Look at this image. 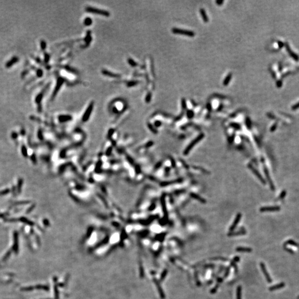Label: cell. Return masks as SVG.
Instances as JSON below:
<instances>
[{"instance_id":"51","label":"cell","mask_w":299,"mask_h":299,"mask_svg":"<svg viewBox=\"0 0 299 299\" xmlns=\"http://www.w3.org/2000/svg\"><path fill=\"white\" fill-rule=\"evenodd\" d=\"M223 105L222 104H220V106H219V108H218V111L221 110V109L223 108Z\"/></svg>"},{"instance_id":"2","label":"cell","mask_w":299,"mask_h":299,"mask_svg":"<svg viewBox=\"0 0 299 299\" xmlns=\"http://www.w3.org/2000/svg\"><path fill=\"white\" fill-rule=\"evenodd\" d=\"M203 137H204V135L203 134V133H201V134L199 135L198 137H196V139L194 140L187 147L186 149H185V150L184 151V152H183L184 155H187V154H188L189 152H190L191 149H192L196 144H198V142H199V141H200V140H201Z\"/></svg>"},{"instance_id":"34","label":"cell","mask_w":299,"mask_h":299,"mask_svg":"<svg viewBox=\"0 0 299 299\" xmlns=\"http://www.w3.org/2000/svg\"><path fill=\"white\" fill-rule=\"evenodd\" d=\"M137 84H138V82H137V81H131L129 83L128 85V86L131 87V86H135V85H137Z\"/></svg>"},{"instance_id":"47","label":"cell","mask_w":299,"mask_h":299,"mask_svg":"<svg viewBox=\"0 0 299 299\" xmlns=\"http://www.w3.org/2000/svg\"><path fill=\"white\" fill-rule=\"evenodd\" d=\"M206 108H207V109H208V110L209 111H211V110H212V105H211V103H209V102H208V103L207 104V106H206Z\"/></svg>"},{"instance_id":"5","label":"cell","mask_w":299,"mask_h":299,"mask_svg":"<svg viewBox=\"0 0 299 299\" xmlns=\"http://www.w3.org/2000/svg\"><path fill=\"white\" fill-rule=\"evenodd\" d=\"M260 265L261 269H262V272L263 273V274H264V275L265 276V278H266L267 282H270V283L271 282H272L271 278L269 274L268 273V272L267 271V270L266 269V267H265V265L264 263H260Z\"/></svg>"},{"instance_id":"50","label":"cell","mask_w":299,"mask_h":299,"mask_svg":"<svg viewBox=\"0 0 299 299\" xmlns=\"http://www.w3.org/2000/svg\"><path fill=\"white\" fill-rule=\"evenodd\" d=\"M278 46H279V48H282V47H284V44L282 42H281V41H279V42H278Z\"/></svg>"},{"instance_id":"25","label":"cell","mask_w":299,"mask_h":299,"mask_svg":"<svg viewBox=\"0 0 299 299\" xmlns=\"http://www.w3.org/2000/svg\"><path fill=\"white\" fill-rule=\"evenodd\" d=\"M181 106L182 109H183V110H185V109H186L187 108V102H186V99H184V98H182L181 100Z\"/></svg>"},{"instance_id":"28","label":"cell","mask_w":299,"mask_h":299,"mask_svg":"<svg viewBox=\"0 0 299 299\" xmlns=\"http://www.w3.org/2000/svg\"><path fill=\"white\" fill-rule=\"evenodd\" d=\"M245 124H246V126H247V128L249 129L251 128V121L249 117H247L246 120H245Z\"/></svg>"},{"instance_id":"21","label":"cell","mask_w":299,"mask_h":299,"mask_svg":"<svg viewBox=\"0 0 299 299\" xmlns=\"http://www.w3.org/2000/svg\"><path fill=\"white\" fill-rule=\"evenodd\" d=\"M102 72H103L104 74H106V75H108V76H110V77H119V76H118V75L115 74H114V73L109 72V71L103 70V71H102Z\"/></svg>"},{"instance_id":"15","label":"cell","mask_w":299,"mask_h":299,"mask_svg":"<svg viewBox=\"0 0 299 299\" xmlns=\"http://www.w3.org/2000/svg\"><path fill=\"white\" fill-rule=\"evenodd\" d=\"M232 78V73H229V74L226 76V77L225 78L223 82V85L225 86L228 85L229 83L231 81Z\"/></svg>"},{"instance_id":"26","label":"cell","mask_w":299,"mask_h":299,"mask_svg":"<svg viewBox=\"0 0 299 299\" xmlns=\"http://www.w3.org/2000/svg\"><path fill=\"white\" fill-rule=\"evenodd\" d=\"M92 23V20L89 17H87L84 20V24L86 26H89Z\"/></svg>"},{"instance_id":"13","label":"cell","mask_w":299,"mask_h":299,"mask_svg":"<svg viewBox=\"0 0 299 299\" xmlns=\"http://www.w3.org/2000/svg\"><path fill=\"white\" fill-rule=\"evenodd\" d=\"M161 203H162L163 212H164V213L165 217V218H166V219H168V213H167V208H166V202H165L164 196H163L162 198H161Z\"/></svg>"},{"instance_id":"42","label":"cell","mask_w":299,"mask_h":299,"mask_svg":"<svg viewBox=\"0 0 299 299\" xmlns=\"http://www.w3.org/2000/svg\"><path fill=\"white\" fill-rule=\"evenodd\" d=\"M299 108V102H298V103H296V104L292 106V109H293V110H295L296 109H298Z\"/></svg>"},{"instance_id":"18","label":"cell","mask_w":299,"mask_h":299,"mask_svg":"<svg viewBox=\"0 0 299 299\" xmlns=\"http://www.w3.org/2000/svg\"><path fill=\"white\" fill-rule=\"evenodd\" d=\"M242 287L240 286H238L236 288V299H242Z\"/></svg>"},{"instance_id":"4","label":"cell","mask_w":299,"mask_h":299,"mask_svg":"<svg viewBox=\"0 0 299 299\" xmlns=\"http://www.w3.org/2000/svg\"><path fill=\"white\" fill-rule=\"evenodd\" d=\"M248 167H249V168H250V169H251V170L252 171V172H253V173L256 176V177H257V178L260 181V182H262L263 184H266V182H265V180L262 177V176L261 175V174L257 170H256V169L255 168H254V167H253V166H252V165H248Z\"/></svg>"},{"instance_id":"39","label":"cell","mask_w":299,"mask_h":299,"mask_svg":"<svg viewBox=\"0 0 299 299\" xmlns=\"http://www.w3.org/2000/svg\"><path fill=\"white\" fill-rule=\"evenodd\" d=\"M218 286H219V285L217 284V285H216V286L215 287H214V288H213V289H212V290H211V294H215V293H216V292L217 291V289H218Z\"/></svg>"},{"instance_id":"14","label":"cell","mask_w":299,"mask_h":299,"mask_svg":"<svg viewBox=\"0 0 299 299\" xmlns=\"http://www.w3.org/2000/svg\"><path fill=\"white\" fill-rule=\"evenodd\" d=\"M285 286V284L284 282H281V283H279V284H276L275 285H274V286L270 287L269 290L270 291L276 290H279V289L283 288V287H284Z\"/></svg>"},{"instance_id":"27","label":"cell","mask_w":299,"mask_h":299,"mask_svg":"<svg viewBox=\"0 0 299 299\" xmlns=\"http://www.w3.org/2000/svg\"><path fill=\"white\" fill-rule=\"evenodd\" d=\"M286 243H287V244H288L293 245V246H295V247H299V244H298L297 243H296L295 242H294V241L293 240H289L286 242Z\"/></svg>"},{"instance_id":"9","label":"cell","mask_w":299,"mask_h":299,"mask_svg":"<svg viewBox=\"0 0 299 299\" xmlns=\"http://www.w3.org/2000/svg\"><path fill=\"white\" fill-rule=\"evenodd\" d=\"M153 281L155 283L156 287H157V289L158 290V293H159V295L160 296V298L162 299H165V293H164V291H163V290L162 289L161 286L160 284L159 283V282H158V281L157 280V279H154Z\"/></svg>"},{"instance_id":"32","label":"cell","mask_w":299,"mask_h":299,"mask_svg":"<svg viewBox=\"0 0 299 299\" xmlns=\"http://www.w3.org/2000/svg\"><path fill=\"white\" fill-rule=\"evenodd\" d=\"M231 126L232 127H233V128H234V129H238V130L240 129V126L238 124H236V123H231Z\"/></svg>"},{"instance_id":"31","label":"cell","mask_w":299,"mask_h":299,"mask_svg":"<svg viewBox=\"0 0 299 299\" xmlns=\"http://www.w3.org/2000/svg\"><path fill=\"white\" fill-rule=\"evenodd\" d=\"M239 260H240V258L238 256H235V257L233 259V260H232V262H231V265H234V264H235V263L238 262L239 261Z\"/></svg>"},{"instance_id":"17","label":"cell","mask_w":299,"mask_h":299,"mask_svg":"<svg viewBox=\"0 0 299 299\" xmlns=\"http://www.w3.org/2000/svg\"><path fill=\"white\" fill-rule=\"evenodd\" d=\"M191 196L192 197H193V198H195V199H197L198 200H199V201L200 202H202V203H206V200L204 199L203 198H201V197H200V196H199L198 195H196V194L191 193Z\"/></svg>"},{"instance_id":"37","label":"cell","mask_w":299,"mask_h":299,"mask_svg":"<svg viewBox=\"0 0 299 299\" xmlns=\"http://www.w3.org/2000/svg\"><path fill=\"white\" fill-rule=\"evenodd\" d=\"M282 80H279L277 82H276V86L278 87V88H280V87H282Z\"/></svg>"},{"instance_id":"24","label":"cell","mask_w":299,"mask_h":299,"mask_svg":"<svg viewBox=\"0 0 299 299\" xmlns=\"http://www.w3.org/2000/svg\"><path fill=\"white\" fill-rule=\"evenodd\" d=\"M187 116L188 119H192L194 116L193 111L192 110H188L187 111Z\"/></svg>"},{"instance_id":"52","label":"cell","mask_w":299,"mask_h":299,"mask_svg":"<svg viewBox=\"0 0 299 299\" xmlns=\"http://www.w3.org/2000/svg\"></svg>"},{"instance_id":"35","label":"cell","mask_w":299,"mask_h":299,"mask_svg":"<svg viewBox=\"0 0 299 299\" xmlns=\"http://www.w3.org/2000/svg\"><path fill=\"white\" fill-rule=\"evenodd\" d=\"M36 74L38 77H41L42 75H43V71L41 69H38L37 70Z\"/></svg>"},{"instance_id":"36","label":"cell","mask_w":299,"mask_h":299,"mask_svg":"<svg viewBox=\"0 0 299 299\" xmlns=\"http://www.w3.org/2000/svg\"><path fill=\"white\" fill-rule=\"evenodd\" d=\"M22 153H23L24 156H27V150L24 146L22 147Z\"/></svg>"},{"instance_id":"7","label":"cell","mask_w":299,"mask_h":299,"mask_svg":"<svg viewBox=\"0 0 299 299\" xmlns=\"http://www.w3.org/2000/svg\"><path fill=\"white\" fill-rule=\"evenodd\" d=\"M280 210V207L279 206H268L263 207L260 209V211L262 212H275Z\"/></svg>"},{"instance_id":"38","label":"cell","mask_w":299,"mask_h":299,"mask_svg":"<svg viewBox=\"0 0 299 299\" xmlns=\"http://www.w3.org/2000/svg\"><path fill=\"white\" fill-rule=\"evenodd\" d=\"M9 192H10V189H5V190H4V191H2V192H0V195H1V196H2V195H6V194H7L8 193H9Z\"/></svg>"},{"instance_id":"16","label":"cell","mask_w":299,"mask_h":299,"mask_svg":"<svg viewBox=\"0 0 299 299\" xmlns=\"http://www.w3.org/2000/svg\"><path fill=\"white\" fill-rule=\"evenodd\" d=\"M235 250L239 252H248V253H249V252H251L252 251V249L248 247H239L236 248Z\"/></svg>"},{"instance_id":"12","label":"cell","mask_w":299,"mask_h":299,"mask_svg":"<svg viewBox=\"0 0 299 299\" xmlns=\"http://www.w3.org/2000/svg\"><path fill=\"white\" fill-rule=\"evenodd\" d=\"M199 12H200V15L201 16V17L202 18L203 21L205 23H207L209 21V18L208 16L207 15V13L206 12V11L204 10V8H200L199 10Z\"/></svg>"},{"instance_id":"1","label":"cell","mask_w":299,"mask_h":299,"mask_svg":"<svg viewBox=\"0 0 299 299\" xmlns=\"http://www.w3.org/2000/svg\"><path fill=\"white\" fill-rule=\"evenodd\" d=\"M172 32L174 34H182L186 35L189 37H193L195 35V33L192 31L183 30V29L173 28L172 29Z\"/></svg>"},{"instance_id":"3","label":"cell","mask_w":299,"mask_h":299,"mask_svg":"<svg viewBox=\"0 0 299 299\" xmlns=\"http://www.w3.org/2000/svg\"><path fill=\"white\" fill-rule=\"evenodd\" d=\"M85 10L87 11V12L94 13H95V14L96 13V14L101 15L102 16H109L110 15V14H109V12H108V11L102 10H100V9H99V8L93 7H86Z\"/></svg>"},{"instance_id":"46","label":"cell","mask_w":299,"mask_h":299,"mask_svg":"<svg viewBox=\"0 0 299 299\" xmlns=\"http://www.w3.org/2000/svg\"><path fill=\"white\" fill-rule=\"evenodd\" d=\"M28 73V71L27 70H24L23 72L22 73V74H21V77H22V78H24V77H25V76L26 75V74H27Z\"/></svg>"},{"instance_id":"11","label":"cell","mask_w":299,"mask_h":299,"mask_svg":"<svg viewBox=\"0 0 299 299\" xmlns=\"http://www.w3.org/2000/svg\"><path fill=\"white\" fill-rule=\"evenodd\" d=\"M242 217V215H241L240 213H238L237 215H236V217L235 218V219H234V221L233 222V223L232 224V225L230 227L229 230L231 232H232L233 231H234V229L235 228V227H236V225H238V224L239 223V222L240 218Z\"/></svg>"},{"instance_id":"49","label":"cell","mask_w":299,"mask_h":299,"mask_svg":"<svg viewBox=\"0 0 299 299\" xmlns=\"http://www.w3.org/2000/svg\"><path fill=\"white\" fill-rule=\"evenodd\" d=\"M148 126H149V128H150V130H151L152 131H153V132H154V133H156V130H155V129H154L153 127L150 124H149L148 125Z\"/></svg>"},{"instance_id":"33","label":"cell","mask_w":299,"mask_h":299,"mask_svg":"<svg viewBox=\"0 0 299 299\" xmlns=\"http://www.w3.org/2000/svg\"><path fill=\"white\" fill-rule=\"evenodd\" d=\"M22 182H23V181H22V179H19L18 181V192H19L20 191H21V187H22Z\"/></svg>"},{"instance_id":"20","label":"cell","mask_w":299,"mask_h":299,"mask_svg":"<svg viewBox=\"0 0 299 299\" xmlns=\"http://www.w3.org/2000/svg\"><path fill=\"white\" fill-rule=\"evenodd\" d=\"M42 97H43V93H41L40 94H39L37 96L36 98H35V102L37 104H39L42 100Z\"/></svg>"},{"instance_id":"22","label":"cell","mask_w":299,"mask_h":299,"mask_svg":"<svg viewBox=\"0 0 299 299\" xmlns=\"http://www.w3.org/2000/svg\"><path fill=\"white\" fill-rule=\"evenodd\" d=\"M167 273H168V270H167V269H165L164 271L161 274V275L160 276V280L161 281H163L165 277H166Z\"/></svg>"},{"instance_id":"19","label":"cell","mask_w":299,"mask_h":299,"mask_svg":"<svg viewBox=\"0 0 299 299\" xmlns=\"http://www.w3.org/2000/svg\"><path fill=\"white\" fill-rule=\"evenodd\" d=\"M245 233H246V232L245 231H239L238 232H231V233H229L228 234V236H236V235H243V234H245Z\"/></svg>"},{"instance_id":"29","label":"cell","mask_w":299,"mask_h":299,"mask_svg":"<svg viewBox=\"0 0 299 299\" xmlns=\"http://www.w3.org/2000/svg\"><path fill=\"white\" fill-rule=\"evenodd\" d=\"M180 181V180H176V181H171V182H164V183H161V186H166V185H168V184H169L174 183H176V182H179Z\"/></svg>"},{"instance_id":"30","label":"cell","mask_w":299,"mask_h":299,"mask_svg":"<svg viewBox=\"0 0 299 299\" xmlns=\"http://www.w3.org/2000/svg\"><path fill=\"white\" fill-rule=\"evenodd\" d=\"M128 62H129V64H130L131 66H133V67H135V66H137V64L136 63V62L134 61H133V59H129Z\"/></svg>"},{"instance_id":"44","label":"cell","mask_w":299,"mask_h":299,"mask_svg":"<svg viewBox=\"0 0 299 299\" xmlns=\"http://www.w3.org/2000/svg\"><path fill=\"white\" fill-rule=\"evenodd\" d=\"M161 124H162V123L160 121H156L155 122V126L156 127H157V128L158 127H160L161 125Z\"/></svg>"},{"instance_id":"48","label":"cell","mask_w":299,"mask_h":299,"mask_svg":"<svg viewBox=\"0 0 299 299\" xmlns=\"http://www.w3.org/2000/svg\"><path fill=\"white\" fill-rule=\"evenodd\" d=\"M11 136H12L13 139H16L17 137V133H16L13 132L12 133V134H11Z\"/></svg>"},{"instance_id":"10","label":"cell","mask_w":299,"mask_h":299,"mask_svg":"<svg viewBox=\"0 0 299 299\" xmlns=\"http://www.w3.org/2000/svg\"><path fill=\"white\" fill-rule=\"evenodd\" d=\"M264 172H265V176H266L267 180V181H268V182H269V183L271 189L273 191H274V190H275V186H274V184L273 182V181H272V180L271 179L270 176V175H269V171H268V170H267V169L266 168V167H264Z\"/></svg>"},{"instance_id":"6","label":"cell","mask_w":299,"mask_h":299,"mask_svg":"<svg viewBox=\"0 0 299 299\" xmlns=\"http://www.w3.org/2000/svg\"><path fill=\"white\" fill-rule=\"evenodd\" d=\"M285 47H286V50L287 51V52H288L289 54L292 57V58L295 60V61H299V56L296 54L295 53H294L293 51L291 50V49L290 47L289 44L287 43H285Z\"/></svg>"},{"instance_id":"41","label":"cell","mask_w":299,"mask_h":299,"mask_svg":"<svg viewBox=\"0 0 299 299\" xmlns=\"http://www.w3.org/2000/svg\"><path fill=\"white\" fill-rule=\"evenodd\" d=\"M277 126H278L277 124H276V123H275V124H274L271 127V129H270V131H271V132H273V131H275V130H276V128H277Z\"/></svg>"},{"instance_id":"40","label":"cell","mask_w":299,"mask_h":299,"mask_svg":"<svg viewBox=\"0 0 299 299\" xmlns=\"http://www.w3.org/2000/svg\"><path fill=\"white\" fill-rule=\"evenodd\" d=\"M41 47L42 50H44L45 48L46 47V43L44 41H42L41 42Z\"/></svg>"},{"instance_id":"45","label":"cell","mask_w":299,"mask_h":299,"mask_svg":"<svg viewBox=\"0 0 299 299\" xmlns=\"http://www.w3.org/2000/svg\"><path fill=\"white\" fill-rule=\"evenodd\" d=\"M216 3L217 4V5L218 6H221L222 4L223 3L224 1H223V0H217V1H216Z\"/></svg>"},{"instance_id":"8","label":"cell","mask_w":299,"mask_h":299,"mask_svg":"<svg viewBox=\"0 0 299 299\" xmlns=\"http://www.w3.org/2000/svg\"><path fill=\"white\" fill-rule=\"evenodd\" d=\"M18 61H19L18 57L17 56L12 57L8 62H6V63L5 64L6 68H10L11 67H12V66L14 65L15 64L17 63Z\"/></svg>"},{"instance_id":"23","label":"cell","mask_w":299,"mask_h":299,"mask_svg":"<svg viewBox=\"0 0 299 299\" xmlns=\"http://www.w3.org/2000/svg\"><path fill=\"white\" fill-rule=\"evenodd\" d=\"M151 98H152V93L151 92H149L147 94V95L146 96V98H145V101L147 103H149V102L151 101Z\"/></svg>"},{"instance_id":"43","label":"cell","mask_w":299,"mask_h":299,"mask_svg":"<svg viewBox=\"0 0 299 299\" xmlns=\"http://www.w3.org/2000/svg\"><path fill=\"white\" fill-rule=\"evenodd\" d=\"M286 191H285V190L283 191L282 192V193L280 194V197L279 198H280V199H282V198H284L285 196H286Z\"/></svg>"}]
</instances>
